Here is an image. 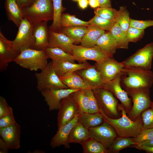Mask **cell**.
I'll return each mask as SVG.
<instances>
[{"mask_svg":"<svg viewBox=\"0 0 153 153\" xmlns=\"http://www.w3.org/2000/svg\"><path fill=\"white\" fill-rule=\"evenodd\" d=\"M118 109L121 116L116 118H110L101 110L105 121L110 124L114 128L119 137H134L139 134L143 129V122L141 116L135 120L130 119L121 104H119Z\"/></svg>","mask_w":153,"mask_h":153,"instance_id":"cell-1","label":"cell"},{"mask_svg":"<svg viewBox=\"0 0 153 153\" xmlns=\"http://www.w3.org/2000/svg\"><path fill=\"white\" fill-rule=\"evenodd\" d=\"M125 77L121 84L126 92L143 88H150L153 84V72L132 66L124 67L122 70Z\"/></svg>","mask_w":153,"mask_h":153,"instance_id":"cell-2","label":"cell"},{"mask_svg":"<svg viewBox=\"0 0 153 153\" xmlns=\"http://www.w3.org/2000/svg\"><path fill=\"white\" fill-rule=\"evenodd\" d=\"M21 10L24 18L33 25L41 22L53 19L52 0H35L31 5Z\"/></svg>","mask_w":153,"mask_h":153,"instance_id":"cell-3","label":"cell"},{"mask_svg":"<svg viewBox=\"0 0 153 153\" xmlns=\"http://www.w3.org/2000/svg\"><path fill=\"white\" fill-rule=\"evenodd\" d=\"M48 59L44 50L29 48L22 51L14 62L23 68L37 71L46 66Z\"/></svg>","mask_w":153,"mask_h":153,"instance_id":"cell-4","label":"cell"},{"mask_svg":"<svg viewBox=\"0 0 153 153\" xmlns=\"http://www.w3.org/2000/svg\"><path fill=\"white\" fill-rule=\"evenodd\" d=\"M99 109L112 118L120 117L118 101L112 93L103 88L92 89Z\"/></svg>","mask_w":153,"mask_h":153,"instance_id":"cell-5","label":"cell"},{"mask_svg":"<svg viewBox=\"0 0 153 153\" xmlns=\"http://www.w3.org/2000/svg\"><path fill=\"white\" fill-rule=\"evenodd\" d=\"M126 92L133 103L131 109L127 115L131 120H135L141 116L143 112L150 108L153 103L150 97V88H143Z\"/></svg>","mask_w":153,"mask_h":153,"instance_id":"cell-6","label":"cell"},{"mask_svg":"<svg viewBox=\"0 0 153 153\" xmlns=\"http://www.w3.org/2000/svg\"><path fill=\"white\" fill-rule=\"evenodd\" d=\"M35 76L37 80V88L40 92L46 89L68 88L56 74L52 62L48 63L40 73H35Z\"/></svg>","mask_w":153,"mask_h":153,"instance_id":"cell-7","label":"cell"},{"mask_svg":"<svg viewBox=\"0 0 153 153\" xmlns=\"http://www.w3.org/2000/svg\"><path fill=\"white\" fill-rule=\"evenodd\" d=\"M72 50V54L80 63L89 60L99 63L113 56V54L103 50L97 45L92 47H86L73 44Z\"/></svg>","mask_w":153,"mask_h":153,"instance_id":"cell-8","label":"cell"},{"mask_svg":"<svg viewBox=\"0 0 153 153\" xmlns=\"http://www.w3.org/2000/svg\"><path fill=\"white\" fill-rule=\"evenodd\" d=\"M34 26L26 19L24 18L18 27L16 37L12 42L14 48L20 52L27 49H34Z\"/></svg>","mask_w":153,"mask_h":153,"instance_id":"cell-9","label":"cell"},{"mask_svg":"<svg viewBox=\"0 0 153 153\" xmlns=\"http://www.w3.org/2000/svg\"><path fill=\"white\" fill-rule=\"evenodd\" d=\"M153 58V42L146 45L122 62L124 67H135L147 70L151 68Z\"/></svg>","mask_w":153,"mask_h":153,"instance_id":"cell-10","label":"cell"},{"mask_svg":"<svg viewBox=\"0 0 153 153\" xmlns=\"http://www.w3.org/2000/svg\"><path fill=\"white\" fill-rule=\"evenodd\" d=\"M94 64L100 73L104 84L123 75L122 71L124 67L123 64L113 57L109 58L100 63H96Z\"/></svg>","mask_w":153,"mask_h":153,"instance_id":"cell-11","label":"cell"},{"mask_svg":"<svg viewBox=\"0 0 153 153\" xmlns=\"http://www.w3.org/2000/svg\"><path fill=\"white\" fill-rule=\"evenodd\" d=\"M89 137L103 144L108 149L117 137L112 126L105 121L99 126L88 129Z\"/></svg>","mask_w":153,"mask_h":153,"instance_id":"cell-12","label":"cell"},{"mask_svg":"<svg viewBox=\"0 0 153 153\" xmlns=\"http://www.w3.org/2000/svg\"><path fill=\"white\" fill-rule=\"evenodd\" d=\"M58 110V129L73 119L78 112L80 109L70 94L62 99Z\"/></svg>","mask_w":153,"mask_h":153,"instance_id":"cell-13","label":"cell"},{"mask_svg":"<svg viewBox=\"0 0 153 153\" xmlns=\"http://www.w3.org/2000/svg\"><path fill=\"white\" fill-rule=\"evenodd\" d=\"M20 53L13 46L12 41L8 40L0 31V72L6 70L8 64L14 61Z\"/></svg>","mask_w":153,"mask_h":153,"instance_id":"cell-14","label":"cell"},{"mask_svg":"<svg viewBox=\"0 0 153 153\" xmlns=\"http://www.w3.org/2000/svg\"><path fill=\"white\" fill-rule=\"evenodd\" d=\"M79 89H46L40 92L50 111L58 110L63 99Z\"/></svg>","mask_w":153,"mask_h":153,"instance_id":"cell-15","label":"cell"},{"mask_svg":"<svg viewBox=\"0 0 153 153\" xmlns=\"http://www.w3.org/2000/svg\"><path fill=\"white\" fill-rule=\"evenodd\" d=\"M121 76H118L113 80L104 84L103 87L109 91L116 98L120 100L127 113L130 111L132 106V101L131 98L121 84Z\"/></svg>","mask_w":153,"mask_h":153,"instance_id":"cell-16","label":"cell"},{"mask_svg":"<svg viewBox=\"0 0 153 153\" xmlns=\"http://www.w3.org/2000/svg\"><path fill=\"white\" fill-rule=\"evenodd\" d=\"M79 115V111L71 120L58 129L50 142V145L52 148H55L61 145L67 148H70V144L68 142V137L73 127L78 121Z\"/></svg>","mask_w":153,"mask_h":153,"instance_id":"cell-17","label":"cell"},{"mask_svg":"<svg viewBox=\"0 0 153 153\" xmlns=\"http://www.w3.org/2000/svg\"><path fill=\"white\" fill-rule=\"evenodd\" d=\"M21 133L20 126L17 122L0 129L1 138L6 143L9 150L17 149L20 147Z\"/></svg>","mask_w":153,"mask_h":153,"instance_id":"cell-18","label":"cell"},{"mask_svg":"<svg viewBox=\"0 0 153 153\" xmlns=\"http://www.w3.org/2000/svg\"><path fill=\"white\" fill-rule=\"evenodd\" d=\"M92 89L102 88L103 83L100 73L94 64L90 67L76 71Z\"/></svg>","mask_w":153,"mask_h":153,"instance_id":"cell-19","label":"cell"},{"mask_svg":"<svg viewBox=\"0 0 153 153\" xmlns=\"http://www.w3.org/2000/svg\"><path fill=\"white\" fill-rule=\"evenodd\" d=\"M74 43V41L65 35L49 30L48 47L59 48L72 54Z\"/></svg>","mask_w":153,"mask_h":153,"instance_id":"cell-20","label":"cell"},{"mask_svg":"<svg viewBox=\"0 0 153 153\" xmlns=\"http://www.w3.org/2000/svg\"><path fill=\"white\" fill-rule=\"evenodd\" d=\"M47 22H41L34 26L33 34L35 39L34 49L44 50L48 46L49 29Z\"/></svg>","mask_w":153,"mask_h":153,"instance_id":"cell-21","label":"cell"},{"mask_svg":"<svg viewBox=\"0 0 153 153\" xmlns=\"http://www.w3.org/2000/svg\"><path fill=\"white\" fill-rule=\"evenodd\" d=\"M52 65L57 75L60 78L67 76L74 72L88 68L92 65L87 61L76 63L68 61H52Z\"/></svg>","mask_w":153,"mask_h":153,"instance_id":"cell-22","label":"cell"},{"mask_svg":"<svg viewBox=\"0 0 153 153\" xmlns=\"http://www.w3.org/2000/svg\"><path fill=\"white\" fill-rule=\"evenodd\" d=\"M5 7L8 20L18 27L24 18L16 0H5Z\"/></svg>","mask_w":153,"mask_h":153,"instance_id":"cell-23","label":"cell"},{"mask_svg":"<svg viewBox=\"0 0 153 153\" xmlns=\"http://www.w3.org/2000/svg\"><path fill=\"white\" fill-rule=\"evenodd\" d=\"M105 30L94 26L89 25L80 42V45L92 47L95 45L99 37L105 33Z\"/></svg>","mask_w":153,"mask_h":153,"instance_id":"cell-24","label":"cell"},{"mask_svg":"<svg viewBox=\"0 0 153 153\" xmlns=\"http://www.w3.org/2000/svg\"><path fill=\"white\" fill-rule=\"evenodd\" d=\"M89 137L88 129L78 121L73 126L69 134L68 142L69 144H80Z\"/></svg>","mask_w":153,"mask_h":153,"instance_id":"cell-25","label":"cell"},{"mask_svg":"<svg viewBox=\"0 0 153 153\" xmlns=\"http://www.w3.org/2000/svg\"><path fill=\"white\" fill-rule=\"evenodd\" d=\"M48 58L54 62L68 61L75 63L73 55L57 47H47L44 49Z\"/></svg>","mask_w":153,"mask_h":153,"instance_id":"cell-26","label":"cell"},{"mask_svg":"<svg viewBox=\"0 0 153 153\" xmlns=\"http://www.w3.org/2000/svg\"><path fill=\"white\" fill-rule=\"evenodd\" d=\"M79 112L78 121L88 129L101 125L105 122L103 116L100 112L90 113L83 112L80 110Z\"/></svg>","mask_w":153,"mask_h":153,"instance_id":"cell-27","label":"cell"},{"mask_svg":"<svg viewBox=\"0 0 153 153\" xmlns=\"http://www.w3.org/2000/svg\"><path fill=\"white\" fill-rule=\"evenodd\" d=\"M96 45L103 50L113 54L117 48L116 41L110 31L105 32L98 39Z\"/></svg>","mask_w":153,"mask_h":153,"instance_id":"cell-28","label":"cell"},{"mask_svg":"<svg viewBox=\"0 0 153 153\" xmlns=\"http://www.w3.org/2000/svg\"><path fill=\"white\" fill-rule=\"evenodd\" d=\"M60 78L62 83L69 88L73 89L91 88L76 71Z\"/></svg>","mask_w":153,"mask_h":153,"instance_id":"cell-29","label":"cell"},{"mask_svg":"<svg viewBox=\"0 0 153 153\" xmlns=\"http://www.w3.org/2000/svg\"><path fill=\"white\" fill-rule=\"evenodd\" d=\"M87 27L73 26L61 27L58 32L62 33L73 40L74 43H80L87 30Z\"/></svg>","mask_w":153,"mask_h":153,"instance_id":"cell-30","label":"cell"},{"mask_svg":"<svg viewBox=\"0 0 153 153\" xmlns=\"http://www.w3.org/2000/svg\"><path fill=\"white\" fill-rule=\"evenodd\" d=\"M137 144L134 141L133 137L118 136L107 149V153H118L124 148Z\"/></svg>","mask_w":153,"mask_h":153,"instance_id":"cell-31","label":"cell"},{"mask_svg":"<svg viewBox=\"0 0 153 153\" xmlns=\"http://www.w3.org/2000/svg\"><path fill=\"white\" fill-rule=\"evenodd\" d=\"M54 11L52 24L49 27V30L58 32L61 28L60 23L61 14L65 10L62 5V0H52Z\"/></svg>","mask_w":153,"mask_h":153,"instance_id":"cell-32","label":"cell"},{"mask_svg":"<svg viewBox=\"0 0 153 153\" xmlns=\"http://www.w3.org/2000/svg\"><path fill=\"white\" fill-rule=\"evenodd\" d=\"M80 144L84 153H107V149L103 144L90 137Z\"/></svg>","mask_w":153,"mask_h":153,"instance_id":"cell-33","label":"cell"},{"mask_svg":"<svg viewBox=\"0 0 153 153\" xmlns=\"http://www.w3.org/2000/svg\"><path fill=\"white\" fill-rule=\"evenodd\" d=\"M71 95L78 106L80 110L83 112H88L89 99L84 89H79L73 92Z\"/></svg>","mask_w":153,"mask_h":153,"instance_id":"cell-34","label":"cell"},{"mask_svg":"<svg viewBox=\"0 0 153 153\" xmlns=\"http://www.w3.org/2000/svg\"><path fill=\"white\" fill-rule=\"evenodd\" d=\"M129 13L126 7L124 6L120 7L117 10L115 17V22L119 26L122 31L126 34L130 26Z\"/></svg>","mask_w":153,"mask_h":153,"instance_id":"cell-35","label":"cell"},{"mask_svg":"<svg viewBox=\"0 0 153 153\" xmlns=\"http://www.w3.org/2000/svg\"><path fill=\"white\" fill-rule=\"evenodd\" d=\"M110 31L116 41L117 48L128 49L129 42L126 35L116 23L114 24Z\"/></svg>","mask_w":153,"mask_h":153,"instance_id":"cell-36","label":"cell"},{"mask_svg":"<svg viewBox=\"0 0 153 153\" xmlns=\"http://www.w3.org/2000/svg\"><path fill=\"white\" fill-rule=\"evenodd\" d=\"M60 23L61 27L73 26H83L87 27L88 22L84 21L77 18L75 15L62 13L61 16Z\"/></svg>","mask_w":153,"mask_h":153,"instance_id":"cell-37","label":"cell"},{"mask_svg":"<svg viewBox=\"0 0 153 153\" xmlns=\"http://www.w3.org/2000/svg\"><path fill=\"white\" fill-rule=\"evenodd\" d=\"M88 22L89 25L97 26L107 31H110L115 23V21L108 20L96 15Z\"/></svg>","mask_w":153,"mask_h":153,"instance_id":"cell-38","label":"cell"},{"mask_svg":"<svg viewBox=\"0 0 153 153\" xmlns=\"http://www.w3.org/2000/svg\"><path fill=\"white\" fill-rule=\"evenodd\" d=\"M117 10L112 7H98L95 8L94 13L101 18L110 20L115 21Z\"/></svg>","mask_w":153,"mask_h":153,"instance_id":"cell-39","label":"cell"},{"mask_svg":"<svg viewBox=\"0 0 153 153\" xmlns=\"http://www.w3.org/2000/svg\"><path fill=\"white\" fill-rule=\"evenodd\" d=\"M141 116L143 129L153 128V102L151 107L143 112Z\"/></svg>","mask_w":153,"mask_h":153,"instance_id":"cell-40","label":"cell"},{"mask_svg":"<svg viewBox=\"0 0 153 153\" xmlns=\"http://www.w3.org/2000/svg\"><path fill=\"white\" fill-rule=\"evenodd\" d=\"M144 33V30L130 26L126 34L127 39L129 42H136L143 38Z\"/></svg>","mask_w":153,"mask_h":153,"instance_id":"cell-41","label":"cell"},{"mask_svg":"<svg viewBox=\"0 0 153 153\" xmlns=\"http://www.w3.org/2000/svg\"><path fill=\"white\" fill-rule=\"evenodd\" d=\"M84 89L89 99L88 112L95 113L100 112V109L92 89L91 88Z\"/></svg>","mask_w":153,"mask_h":153,"instance_id":"cell-42","label":"cell"},{"mask_svg":"<svg viewBox=\"0 0 153 153\" xmlns=\"http://www.w3.org/2000/svg\"><path fill=\"white\" fill-rule=\"evenodd\" d=\"M134 141L137 144L143 141L153 139V128L143 129L136 137H133Z\"/></svg>","mask_w":153,"mask_h":153,"instance_id":"cell-43","label":"cell"},{"mask_svg":"<svg viewBox=\"0 0 153 153\" xmlns=\"http://www.w3.org/2000/svg\"><path fill=\"white\" fill-rule=\"evenodd\" d=\"M130 26L139 29L144 30L148 27L153 26V20H140L130 18Z\"/></svg>","mask_w":153,"mask_h":153,"instance_id":"cell-44","label":"cell"},{"mask_svg":"<svg viewBox=\"0 0 153 153\" xmlns=\"http://www.w3.org/2000/svg\"><path fill=\"white\" fill-rule=\"evenodd\" d=\"M13 110L7 103L5 99L0 96V118L3 116L13 114Z\"/></svg>","mask_w":153,"mask_h":153,"instance_id":"cell-45","label":"cell"},{"mask_svg":"<svg viewBox=\"0 0 153 153\" xmlns=\"http://www.w3.org/2000/svg\"><path fill=\"white\" fill-rule=\"evenodd\" d=\"M16 123L13 114L3 116L0 118V129L9 126Z\"/></svg>","mask_w":153,"mask_h":153,"instance_id":"cell-46","label":"cell"},{"mask_svg":"<svg viewBox=\"0 0 153 153\" xmlns=\"http://www.w3.org/2000/svg\"><path fill=\"white\" fill-rule=\"evenodd\" d=\"M35 0H16L18 5L21 9L29 7L31 5Z\"/></svg>","mask_w":153,"mask_h":153,"instance_id":"cell-47","label":"cell"},{"mask_svg":"<svg viewBox=\"0 0 153 153\" xmlns=\"http://www.w3.org/2000/svg\"><path fill=\"white\" fill-rule=\"evenodd\" d=\"M131 147L135 148L139 150H144L146 153H153V146L148 147L135 144L132 145Z\"/></svg>","mask_w":153,"mask_h":153,"instance_id":"cell-48","label":"cell"},{"mask_svg":"<svg viewBox=\"0 0 153 153\" xmlns=\"http://www.w3.org/2000/svg\"><path fill=\"white\" fill-rule=\"evenodd\" d=\"M9 148L6 143L1 138H0V153H7Z\"/></svg>","mask_w":153,"mask_h":153,"instance_id":"cell-49","label":"cell"},{"mask_svg":"<svg viewBox=\"0 0 153 153\" xmlns=\"http://www.w3.org/2000/svg\"><path fill=\"white\" fill-rule=\"evenodd\" d=\"M99 4V7H111V2L110 0H98Z\"/></svg>","mask_w":153,"mask_h":153,"instance_id":"cell-50","label":"cell"},{"mask_svg":"<svg viewBox=\"0 0 153 153\" xmlns=\"http://www.w3.org/2000/svg\"><path fill=\"white\" fill-rule=\"evenodd\" d=\"M137 145L148 147H152L153 146V139L143 141L138 143Z\"/></svg>","mask_w":153,"mask_h":153,"instance_id":"cell-51","label":"cell"},{"mask_svg":"<svg viewBox=\"0 0 153 153\" xmlns=\"http://www.w3.org/2000/svg\"><path fill=\"white\" fill-rule=\"evenodd\" d=\"M88 4L91 7L96 8L99 7V4L98 0H88Z\"/></svg>","mask_w":153,"mask_h":153,"instance_id":"cell-52","label":"cell"},{"mask_svg":"<svg viewBox=\"0 0 153 153\" xmlns=\"http://www.w3.org/2000/svg\"><path fill=\"white\" fill-rule=\"evenodd\" d=\"M78 4L79 7L82 9H84L87 7L88 4V0H79Z\"/></svg>","mask_w":153,"mask_h":153,"instance_id":"cell-53","label":"cell"},{"mask_svg":"<svg viewBox=\"0 0 153 153\" xmlns=\"http://www.w3.org/2000/svg\"><path fill=\"white\" fill-rule=\"evenodd\" d=\"M73 1H78L79 0H72Z\"/></svg>","mask_w":153,"mask_h":153,"instance_id":"cell-54","label":"cell"}]
</instances>
